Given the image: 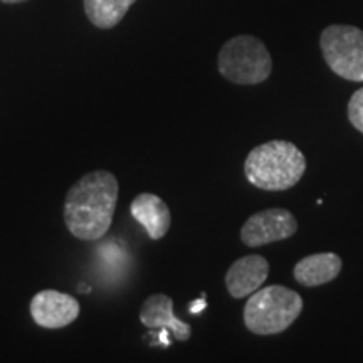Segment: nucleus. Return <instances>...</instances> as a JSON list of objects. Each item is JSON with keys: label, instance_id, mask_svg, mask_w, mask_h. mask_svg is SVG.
<instances>
[{"label": "nucleus", "instance_id": "ddd939ff", "mask_svg": "<svg viewBox=\"0 0 363 363\" xmlns=\"http://www.w3.org/2000/svg\"><path fill=\"white\" fill-rule=\"evenodd\" d=\"M348 120L353 128L363 133V88L357 89L348 101Z\"/></svg>", "mask_w": 363, "mask_h": 363}, {"label": "nucleus", "instance_id": "9b49d317", "mask_svg": "<svg viewBox=\"0 0 363 363\" xmlns=\"http://www.w3.org/2000/svg\"><path fill=\"white\" fill-rule=\"evenodd\" d=\"M343 261L335 252H318L303 257L294 266V279L305 288H316L337 279L342 271Z\"/></svg>", "mask_w": 363, "mask_h": 363}, {"label": "nucleus", "instance_id": "4468645a", "mask_svg": "<svg viewBox=\"0 0 363 363\" xmlns=\"http://www.w3.org/2000/svg\"><path fill=\"white\" fill-rule=\"evenodd\" d=\"M203 308H206V301H203V299H202V301H201V299H199V301H195L194 306H190V311H192L194 315H197V313L201 311V310H203Z\"/></svg>", "mask_w": 363, "mask_h": 363}, {"label": "nucleus", "instance_id": "20e7f679", "mask_svg": "<svg viewBox=\"0 0 363 363\" xmlns=\"http://www.w3.org/2000/svg\"><path fill=\"white\" fill-rule=\"evenodd\" d=\"M217 67L234 84H261L269 78L272 59L266 44L254 35H235L222 45Z\"/></svg>", "mask_w": 363, "mask_h": 363}, {"label": "nucleus", "instance_id": "9d476101", "mask_svg": "<svg viewBox=\"0 0 363 363\" xmlns=\"http://www.w3.org/2000/svg\"><path fill=\"white\" fill-rule=\"evenodd\" d=\"M131 216L147 230L148 238L160 240L167 235L172 225L170 208L155 194H140L130 206Z\"/></svg>", "mask_w": 363, "mask_h": 363}, {"label": "nucleus", "instance_id": "f257e3e1", "mask_svg": "<svg viewBox=\"0 0 363 363\" xmlns=\"http://www.w3.org/2000/svg\"><path fill=\"white\" fill-rule=\"evenodd\" d=\"M120 195L118 179L111 172L94 170L76 182L66 195L65 222L81 240H96L110 230Z\"/></svg>", "mask_w": 363, "mask_h": 363}, {"label": "nucleus", "instance_id": "f03ea898", "mask_svg": "<svg viewBox=\"0 0 363 363\" xmlns=\"http://www.w3.org/2000/svg\"><path fill=\"white\" fill-rule=\"evenodd\" d=\"M305 172V155L296 145L286 140H271L252 148L244 162L249 184L269 192L293 189Z\"/></svg>", "mask_w": 363, "mask_h": 363}, {"label": "nucleus", "instance_id": "39448f33", "mask_svg": "<svg viewBox=\"0 0 363 363\" xmlns=\"http://www.w3.org/2000/svg\"><path fill=\"white\" fill-rule=\"evenodd\" d=\"M320 48L326 65L340 78L363 83V30L335 24L321 30Z\"/></svg>", "mask_w": 363, "mask_h": 363}, {"label": "nucleus", "instance_id": "f8f14e48", "mask_svg": "<svg viewBox=\"0 0 363 363\" xmlns=\"http://www.w3.org/2000/svg\"><path fill=\"white\" fill-rule=\"evenodd\" d=\"M136 0H84V12L89 22L99 29H111L120 24Z\"/></svg>", "mask_w": 363, "mask_h": 363}, {"label": "nucleus", "instance_id": "2eb2a0df", "mask_svg": "<svg viewBox=\"0 0 363 363\" xmlns=\"http://www.w3.org/2000/svg\"><path fill=\"white\" fill-rule=\"evenodd\" d=\"M4 4H21V2H26V0H2Z\"/></svg>", "mask_w": 363, "mask_h": 363}, {"label": "nucleus", "instance_id": "1a4fd4ad", "mask_svg": "<svg viewBox=\"0 0 363 363\" xmlns=\"http://www.w3.org/2000/svg\"><path fill=\"white\" fill-rule=\"evenodd\" d=\"M140 321L150 330H167L179 342H187L192 337V326L175 316L174 299L167 294H152L145 299Z\"/></svg>", "mask_w": 363, "mask_h": 363}, {"label": "nucleus", "instance_id": "7ed1b4c3", "mask_svg": "<svg viewBox=\"0 0 363 363\" xmlns=\"http://www.w3.org/2000/svg\"><path fill=\"white\" fill-rule=\"evenodd\" d=\"M303 311V298L294 289L272 284L251 294L244 306V325L254 335H278L288 330Z\"/></svg>", "mask_w": 363, "mask_h": 363}, {"label": "nucleus", "instance_id": "423d86ee", "mask_svg": "<svg viewBox=\"0 0 363 363\" xmlns=\"http://www.w3.org/2000/svg\"><path fill=\"white\" fill-rule=\"evenodd\" d=\"M298 220L291 212L281 207L256 212L244 222L240 240L247 247H262L296 234Z\"/></svg>", "mask_w": 363, "mask_h": 363}, {"label": "nucleus", "instance_id": "6e6552de", "mask_svg": "<svg viewBox=\"0 0 363 363\" xmlns=\"http://www.w3.org/2000/svg\"><path fill=\"white\" fill-rule=\"evenodd\" d=\"M269 276V262L259 254H249L233 262L225 272L227 291L235 299L252 294L264 284Z\"/></svg>", "mask_w": 363, "mask_h": 363}, {"label": "nucleus", "instance_id": "0eeeda50", "mask_svg": "<svg viewBox=\"0 0 363 363\" xmlns=\"http://www.w3.org/2000/svg\"><path fill=\"white\" fill-rule=\"evenodd\" d=\"M29 308L35 323L48 330L65 328L78 320L81 313L78 299L56 289H44L35 294Z\"/></svg>", "mask_w": 363, "mask_h": 363}]
</instances>
